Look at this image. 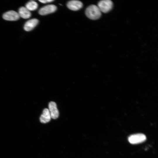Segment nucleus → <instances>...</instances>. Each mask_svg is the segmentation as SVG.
Here are the masks:
<instances>
[{
	"instance_id": "nucleus-1",
	"label": "nucleus",
	"mask_w": 158,
	"mask_h": 158,
	"mask_svg": "<svg viewBox=\"0 0 158 158\" xmlns=\"http://www.w3.org/2000/svg\"><path fill=\"white\" fill-rule=\"evenodd\" d=\"M85 14L89 18L93 20H96L100 17L101 12L97 6L92 5L86 8Z\"/></svg>"
},
{
	"instance_id": "nucleus-2",
	"label": "nucleus",
	"mask_w": 158,
	"mask_h": 158,
	"mask_svg": "<svg viewBox=\"0 0 158 158\" xmlns=\"http://www.w3.org/2000/svg\"><path fill=\"white\" fill-rule=\"evenodd\" d=\"M97 6L101 12L106 13L112 9L113 3L110 0H103L98 2Z\"/></svg>"
},
{
	"instance_id": "nucleus-3",
	"label": "nucleus",
	"mask_w": 158,
	"mask_h": 158,
	"mask_svg": "<svg viewBox=\"0 0 158 158\" xmlns=\"http://www.w3.org/2000/svg\"><path fill=\"white\" fill-rule=\"evenodd\" d=\"M146 139V136L142 133H137L132 135L128 138V141L132 144H139L145 141Z\"/></svg>"
},
{
	"instance_id": "nucleus-4",
	"label": "nucleus",
	"mask_w": 158,
	"mask_h": 158,
	"mask_svg": "<svg viewBox=\"0 0 158 158\" xmlns=\"http://www.w3.org/2000/svg\"><path fill=\"white\" fill-rule=\"evenodd\" d=\"M3 18L5 20L9 21H15L20 18L18 13L14 11H10L4 13Z\"/></svg>"
},
{
	"instance_id": "nucleus-5",
	"label": "nucleus",
	"mask_w": 158,
	"mask_h": 158,
	"mask_svg": "<svg viewBox=\"0 0 158 158\" xmlns=\"http://www.w3.org/2000/svg\"><path fill=\"white\" fill-rule=\"evenodd\" d=\"M56 9L57 7L55 5H49L41 8L39 11V13L41 15H45L55 12Z\"/></svg>"
},
{
	"instance_id": "nucleus-6",
	"label": "nucleus",
	"mask_w": 158,
	"mask_h": 158,
	"mask_svg": "<svg viewBox=\"0 0 158 158\" xmlns=\"http://www.w3.org/2000/svg\"><path fill=\"white\" fill-rule=\"evenodd\" d=\"M49 108L51 118L53 119L58 118L59 114L56 103L54 102H50L49 104Z\"/></svg>"
},
{
	"instance_id": "nucleus-7",
	"label": "nucleus",
	"mask_w": 158,
	"mask_h": 158,
	"mask_svg": "<svg viewBox=\"0 0 158 158\" xmlns=\"http://www.w3.org/2000/svg\"><path fill=\"white\" fill-rule=\"evenodd\" d=\"M83 6L82 3L78 0H71L68 1L67 4V6L70 9L76 11L81 8Z\"/></svg>"
},
{
	"instance_id": "nucleus-8",
	"label": "nucleus",
	"mask_w": 158,
	"mask_h": 158,
	"mask_svg": "<svg viewBox=\"0 0 158 158\" xmlns=\"http://www.w3.org/2000/svg\"><path fill=\"white\" fill-rule=\"evenodd\" d=\"M38 22V20L36 18L30 20L25 23L24 27V29L27 31L31 30L37 25Z\"/></svg>"
},
{
	"instance_id": "nucleus-9",
	"label": "nucleus",
	"mask_w": 158,
	"mask_h": 158,
	"mask_svg": "<svg viewBox=\"0 0 158 158\" xmlns=\"http://www.w3.org/2000/svg\"><path fill=\"white\" fill-rule=\"evenodd\" d=\"M51 118V117L49 109L47 108L45 109L40 118V121L42 123H46L50 121Z\"/></svg>"
},
{
	"instance_id": "nucleus-10",
	"label": "nucleus",
	"mask_w": 158,
	"mask_h": 158,
	"mask_svg": "<svg viewBox=\"0 0 158 158\" xmlns=\"http://www.w3.org/2000/svg\"><path fill=\"white\" fill-rule=\"evenodd\" d=\"M18 13L20 17L24 19L28 18L31 16L30 11L24 7H21L19 9Z\"/></svg>"
},
{
	"instance_id": "nucleus-11",
	"label": "nucleus",
	"mask_w": 158,
	"mask_h": 158,
	"mask_svg": "<svg viewBox=\"0 0 158 158\" xmlns=\"http://www.w3.org/2000/svg\"><path fill=\"white\" fill-rule=\"evenodd\" d=\"M38 6L37 3L34 1H30L28 2L25 5V7L30 11L36 9Z\"/></svg>"
},
{
	"instance_id": "nucleus-12",
	"label": "nucleus",
	"mask_w": 158,
	"mask_h": 158,
	"mask_svg": "<svg viewBox=\"0 0 158 158\" xmlns=\"http://www.w3.org/2000/svg\"><path fill=\"white\" fill-rule=\"evenodd\" d=\"M39 1L42 3L45 4V3H50V2H53V1H54V0H39Z\"/></svg>"
}]
</instances>
